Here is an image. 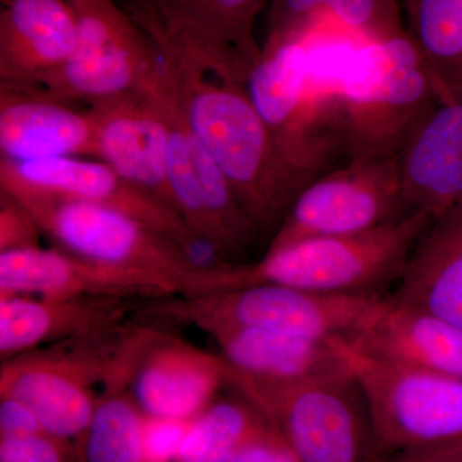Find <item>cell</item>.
Returning a JSON list of instances; mask_svg holds the SVG:
<instances>
[{
  "label": "cell",
  "instance_id": "6da1fadb",
  "mask_svg": "<svg viewBox=\"0 0 462 462\" xmlns=\"http://www.w3.org/2000/svg\"><path fill=\"white\" fill-rule=\"evenodd\" d=\"M160 51L190 132L225 173L260 236L273 238L300 191L319 176L285 153L245 85Z\"/></svg>",
  "mask_w": 462,
  "mask_h": 462
},
{
  "label": "cell",
  "instance_id": "7a4b0ae2",
  "mask_svg": "<svg viewBox=\"0 0 462 462\" xmlns=\"http://www.w3.org/2000/svg\"><path fill=\"white\" fill-rule=\"evenodd\" d=\"M442 102L409 30L365 42L329 116L340 165L363 158H398Z\"/></svg>",
  "mask_w": 462,
  "mask_h": 462
},
{
  "label": "cell",
  "instance_id": "3957f363",
  "mask_svg": "<svg viewBox=\"0 0 462 462\" xmlns=\"http://www.w3.org/2000/svg\"><path fill=\"white\" fill-rule=\"evenodd\" d=\"M430 221L427 216H404L367 233L300 240L266 251L254 263L200 269L185 297L256 284L322 294L387 296L385 289L394 287Z\"/></svg>",
  "mask_w": 462,
  "mask_h": 462
},
{
  "label": "cell",
  "instance_id": "277c9868",
  "mask_svg": "<svg viewBox=\"0 0 462 462\" xmlns=\"http://www.w3.org/2000/svg\"><path fill=\"white\" fill-rule=\"evenodd\" d=\"M134 325L120 322L2 363L0 397L27 404L48 433L76 440L83 436L106 392L126 391L135 365Z\"/></svg>",
  "mask_w": 462,
  "mask_h": 462
},
{
  "label": "cell",
  "instance_id": "5b68a950",
  "mask_svg": "<svg viewBox=\"0 0 462 462\" xmlns=\"http://www.w3.org/2000/svg\"><path fill=\"white\" fill-rule=\"evenodd\" d=\"M229 389L263 413L300 462H388L352 369L305 382L272 383L231 366Z\"/></svg>",
  "mask_w": 462,
  "mask_h": 462
},
{
  "label": "cell",
  "instance_id": "8992f818",
  "mask_svg": "<svg viewBox=\"0 0 462 462\" xmlns=\"http://www.w3.org/2000/svg\"><path fill=\"white\" fill-rule=\"evenodd\" d=\"M384 296L322 294L256 284L194 297L151 300L141 316L209 331L240 327L318 340H348Z\"/></svg>",
  "mask_w": 462,
  "mask_h": 462
},
{
  "label": "cell",
  "instance_id": "52a82bcc",
  "mask_svg": "<svg viewBox=\"0 0 462 462\" xmlns=\"http://www.w3.org/2000/svg\"><path fill=\"white\" fill-rule=\"evenodd\" d=\"M7 191L29 209L42 234L58 248L97 263L136 270L166 279L184 296L203 267L194 263L180 243L132 216L93 203L63 199L0 175Z\"/></svg>",
  "mask_w": 462,
  "mask_h": 462
},
{
  "label": "cell",
  "instance_id": "ba28073f",
  "mask_svg": "<svg viewBox=\"0 0 462 462\" xmlns=\"http://www.w3.org/2000/svg\"><path fill=\"white\" fill-rule=\"evenodd\" d=\"M343 349L388 462L461 442L462 379L383 360L346 340Z\"/></svg>",
  "mask_w": 462,
  "mask_h": 462
},
{
  "label": "cell",
  "instance_id": "9c48e42d",
  "mask_svg": "<svg viewBox=\"0 0 462 462\" xmlns=\"http://www.w3.org/2000/svg\"><path fill=\"white\" fill-rule=\"evenodd\" d=\"M78 36L74 53L38 89L69 105L156 87L163 56L156 42L116 0H67Z\"/></svg>",
  "mask_w": 462,
  "mask_h": 462
},
{
  "label": "cell",
  "instance_id": "30bf717a",
  "mask_svg": "<svg viewBox=\"0 0 462 462\" xmlns=\"http://www.w3.org/2000/svg\"><path fill=\"white\" fill-rule=\"evenodd\" d=\"M272 0H126L125 8L158 47L245 85L263 56L254 29Z\"/></svg>",
  "mask_w": 462,
  "mask_h": 462
},
{
  "label": "cell",
  "instance_id": "8fae6325",
  "mask_svg": "<svg viewBox=\"0 0 462 462\" xmlns=\"http://www.w3.org/2000/svg\"><path fill=\"white\" fill-rule=\"evenodd\" d=\"M409 216L397 158L351 160L300 191L267 251L300 240L356 236Z\"/></svg>",
  "mask_w": 462,
  "mask_h": 462
},
{
  "label": "cell",
  "instance_id": "7c38bea8",
  "mask_svg": "<svg viewBox=\"0 0 462 462\" xmlns=\"http://www.w3.org/2000/svg\"><path fill=\"white\" fill-rule=\"evenodd\" d=\"M87 108L98 133L99 161L176 211L169 182L171 129L166 105V67L156 87L97 100Z\"/></svg>",
  "mask_w": 462,
  "mask_h": 462
},
{
  "label": "cell",
  "instance_id": "4fadbf2b",
  "mask_svg": "<svg viewBox=\"0 0 462 462\" xmlns=\"http://www.w3.org/2000/svg\"><path fill=\"white\" fill-rule=\"evenodd\" d=\"M302 36H267L245 83L249 98L294 162L320 176L338 166L307 107Z\"/></svg>",
  "mask_w": 462,
  "mask_h": 462
},
{
  "label": "cell",
  "instance_id": "5bb4252c",
  "mask_svg": "<svg viewBox=\"0 0 462 462\" xmlns=\"http://www.w3.org/2000/svg\"><path fill=\"white\" fill-rule=\"evenodd\" d=\"M114 298L123 300L179 297L175 284L152 273L97 263L62 248L0 254V297Z\"/></svg>",
  "mask_w": 462,
  "mask_h": 462
},
{
  "label": "cell",
  "instance_id": "9a60e30c",
  "mask_svg": "<svg viewBox=\"0 0 462 462\" xmlns=\"http://www.w3.org/2000/svg\"><path fill=\"white\" fill-rule=\"evenodd\" d=\"M230 373L223 356L152 328L127 392L144 415L191 420L229 388Z\"/></svg>",
  "mask_w": 462,
  "mask_h": 462
},
{
  "label": "cell",
  "instance_id": "2e32d148",
  "mask_svg": "<svg viewBox=\"0 0 462 462\" xmlns=\"http://www.w3.org/2000/svg\"><path fill=\"white\" fill-rule=\"evenodd\" d=\"M0 175L63 199L83 200L132 216L180 243L197 264L199 245L208 248L194 236L178 212L134 187L103 161L81 157L30 162L0 160Z\"/></svg>",
  "mask_w": 462,
  "mask_h": 462
},
{
  "label": "cell",
  "instance_id": "e0dca14e",
  "mask_svg": "<svg viewBox=\"0 0 462 462\" xmlns=\"http://www.w3.org/2000/svg\"><path fill=\"white\" fill-rule=\"evenodd\" d=\"M62 157L98 160V133L89 109H78L38 88L0 85V160Z\"/></svg>",
  "mask_w": 462,
  "mask_h": 462
},
{
  "label": "cell",
  "instance_id": "ac0fdd59",
  "mask_svg": "<svg viewBox=\"0 0 462 462\" xmlns=\"http://www.w3.org/2000/svg\"><path fill=\"white\" fill-rule=\"evenodd\" d=\"M397 160L407 214L434 220L462 202V94L431 112Z\"/></svg>",
  "mask_w": 462,
  "mask_h": 462
},
{
  "label": "cell",
  "instance_id": "d6986e66",
  "mask_svg": "<svg viewBox=\"0 0 462 462\" xmlns=\"http://www.w3.org/2000/svg\"><path fill=\"white\" fill-rule=\"evenodd\" d=\"M76 36L67 0H5L0 11V85L39 87L66 65Z\"/></svg>",
  "mask_w": 462,
  "mask_h": 462
},
{
  "label": "cell",
  "instance_id": "ffe728a7",
  "mask_svg": "<svg viewBox=\"0 0 462 462\" xmlns=\"http://www.w3.org/2000/svg\"><path fill=\"white\" fill-rule=\"evenodd\" d=\"M346 342L383 360L462 379V329L388 296Z\"/></svg>",
  "mask_w": 462,
  "mask_h": 462
},
{
  "label": "cell",
  "instance_id": "44dd1931",
  "mask_svg": "<svg viewBox=\"0 0 462 462\" xmlns=\"http://www.w3.org/2000/svg\"><path fill=\"white\" fill-rule=\"evenodd\" d=\"M133 300L114 298L0 297L2 363L33 349L56 345L120 324Z\"/></svg>",
  "mask_w": 462,
  "mask_h": 462
},
{
  "label": "cell",
  "instance_id": "7402d4cb",
  "mask_svg": "<svg viewBox=\"0 0 462 462\" xmlns=\"http://www.w3.org/2000/svg\"><path fill=\"white\" fill-rule=\"evenodd\" d=\"M387 296L462 329V202L422 231Z\"/></svg>",
  "mask_w": 462,
  "mask_h": 462
},
{
  "label": "cell",
  "instance_id": "603a6c76",
  "mask_svg": "<svg viewBox=\"0 0 462 462\" xmlns=\"http://www.w3.org/2000/svg\"><path fill=\"white\" fill-rule=\"evenodd\" d=\"M239 373L272 383H297L349 372L343 340H318L254 328L209 331Z\"/></svg>",
  "mask_w": 462,
  "mask_h": 462
},
{
  "label": "cell",
  "instance_id": "cb8c5ba5",
  "mask_svg": "<svg viewBox=\"0 0 462 462\" xmlns=\"http://www.w3.org/2000/svg\"><path fill=\"white\" fill-rule=\"evenodd\" d=\"M321 20L367 42L406 32L398 0H272L267 36L302 33Z\"/></svg>",
  "mask_w": 462,
  "mask_h": 462
},
{
  "label": "cell",
  "instance_id": "d4e9b609",
  "mask_svg": "<svg viewBox=\"0 0 462 462\" xmlns=\"http://www.w3.org/2000/svg\"><path fill=\"white\" fill-rule=\"evenodd\" d=\"M231 391V389H230ZM272 425L236 391L217 397L191 419L182 439L179 462H226Z\"/></svg>",
  "mask_w": 462,
  "mask_h": 462
},
{
  "label": "cell",
  "instance_id": "484cf974",
  "mask_svg": "<svg viewBox=\"0 0 462 462\" xmlns=\"http://www.w3.org/2000/svg\"><path fill=\"white\" fill-rule=\"evenodd\" d=\"M410 35L443 102L462 94V0H411Z\"/></svg>",
  "mask_w": 462,
  "mask_h": 462
},
{
  "label": "cell",
  "instance_id": "4316f807",
  "mask_svg": "<svg viewBox=\"0 0 462 462\" xmlns=\"http://www.w3.org/2000/svg\"><path fill=\"white\" fill-rule=\"evenodd\" d=\"M144 419L129 392L103 393L75 442L80 462H142Z\"/></svg>",
  "mask_w": 462,
  "mask_h": 462
},
{
  "label": "cell",
  "instance_id": "83f0119b",
  "mask_svg": "<svg viewBox=\"0 0 462 462\" xmlns=\"http://www.w3.org/2000/svg\"><path fill=\"white\" fill-rule=\"evenodd\" d=\"M0 462H80L74 440L48 433L0 438Z\"/></svg>",
  "mask_w": 462,
  "mask_h": 462
},
{
  "label": "cell",
  "instance_id": "f1b7e54d",
  "mask_svg": "<svg viewBox=\"0 0 462 462\" xmlns=\"http://www.w3.org/2000/svg\"><path fill=\"white\" fill-rule=\"evenodd\" d=\"M44 236L25 206L0 190V254L41 247Z\"/></svg>",
  "mask_w": 462,
  "mask_h": 462
},
{
  "label": "cell",
  "instance_id": "f546056e",
  "mask_svg": "<svg viewBox=\"0 0 462 462\" xmlns=\"http://www.w3.org/2000/svg\"><path fill=\"white\" fill-rule=\"evenodd\" d=\"M44 428L27 404L14 397H0V438L41 433Z\"/></svg>",
  "mask_w": 462,
  "mask_h": 462
},
{
  "label": "cell",
  "instance_id": "4dcf8cb0",
  "mask_svg": "<svg viewBox=\"0 0 462 462\" xmlns=\"http://www.w3.org/2000/svg\"><path fill=\"white\" fill-rule=\"evenodd\" d=\"M226 462H300L273 428L243 447Z\"/></svg>",
  "mask_w": 462,
  "mask_h": 462
},
{
  "label": "cell",
  "instance_id": "1f68e13d",
  "mask_svg": "<svg viewBox=\"0 0 462 462\" xmlns=\"http://www.w3.org/2000/svg\"><path fill=\"white\" fill-rule=\"evenodd\" d=\"M389 462H462V440L445 448L397 456Z\"/></svg>",
  "mask_w": 462,
  "mask_h": 462
}]
</instances>
